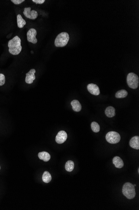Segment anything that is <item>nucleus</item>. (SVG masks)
Returning a JSON list of instances; mask_svg holds the SVG:
<instances>
[{
  "instance_id": "7",
  "label": "nucleus",
  "mask_w": 139,
  "mask_h": 210,
  "mask_svg": "<svg viewBox=\"0 0 139 210\" xmlns=\"http://www.w3.org/2000/svg\"><path fill=\"white\" fill-rule=\"evenodd\" d=\"M24 14L26 18L31 19H35L38 16L37 12L35 10L31 11V8H24Z\"/></svg>"
},
{
  "instance_id": "23",
  "label": "nucleus",
  "mask_w": 139,
  "mask_h": 210,
  "mask_svg": "<svg viewBox=\"0 0 139 210\" xmlns=\"http://www.w3.org/2000/svg\"><path fill=\"white\" fill-rule=\"evenodd\" d=\"M32 2L36 3V4H41L44 3L45 0H33Z\"/></svg>"
},
{
  "instance_id": "6",
  "label": "nucleus",
  "mask_w": 139,
  "mask_h": 210,
  "mask_svg": "<svg viewBox=\"0 0 139 210\" xmlns=\"http://www.w3.org/2000/svg\"><path fill=\"white\" fill-rule=\"evenodd\" d=\"M37 36V31L34 28L30 29L27 33V38L29 42L33 44H36L37 42L36 36Z\"/></svg>"
},
{
  "instance_id": "15",
  "label": "nucleus",
  "mask_w": 139,
  "mask_h": 210,
  "mask_svg": "<svg viewBox=\"0 0 139 210\" xmlns=\"http://www.w3.org/2000/svg\"><path fill=\"white\" fill-rule=\"evenodd\" d=\"M115 110L113 107L111 106L108 107L105 110V114L108 117H112L115 116Z\"/></svg>"
},
{
  "instance_id": "12",
  "label": "nucleus",
  "mask_w": 139,
  "mask_h": 210,
  "mask_svg": "<svg viewBox=\"0 0 139 210\" xmlns=\"http://www.w3.org/2000/svg\"><path fill=\"white\" fill-rule=\"evenodd\" d=\"M113 164L118 168H122L124 166L123 161L119 156H115L113 159Z\"/></svg>"
},
{
  "instance_id": "16",
  "label": "nucleus",
  "mask_w": 139,
  "mask_h": 210,
  "mask_svg": "<svg viewBox=\"0 0 139 210\" xmlns=\"http://www.w3.org/2000/svg\"><path fill=\"white\" fill-rule=\"evenodd\" d=\"M17 21L18 26L19 28H22L26 24V21L23 19L20 14H18L17 16Z\"/></svg>"
},
{
  "instance_id": "21",
  "label": "nucleus",
  "mask_w": 139,
  "mask_h": 210,
  "mask_svg": "<svg viewBox=\"0 0 139 210\" xmlns=\"http://www.w3.org/2000/svg\"><path fill=\"white\" fill-rule=\"evenodd\" d=\"M6 78L3 74H0V86L3 85L5 83Z\"/></svg>"
},
{
  "instance_id": "2",
  "label": "nucleus",
  "mask_w": 139,
  "mask_h": 210,
  "mask_svg": "<svg viewBox=\"0 0 139 210\" xmlns=\"http://www.w3.org/2000/svg\"><path fill=\"white\" fill-rule=\"evenodd\" d=\"M122 191L123 195L128 199H132L136 195L135 187L130 183H126L124 184Z\"/></svg>"
},
{
  "instance_id": "13",
  "label": "nucleus",
  "mask_w": 139,
  "mask_h": 210,
  "mask_svg": "<svg viewBox=\"0 0 139 210\" xmlns=\"http://www.w3.org/2000/svg\"><path fill=\"white\" fill-rule=\"evenodd\" d=\"M72 110L76 112H79L81 110L82 106L80 102L77 100H72L71 103Z\"/></svg>"
},
{
  "instance_id": "14",
  "label": "nucleus",
  "mask_w": 139,
  "mask_h": 210,
  "mask_svg": "<svg viewBox=\"0 0 139 210\" xmlns=\"http://www.w3.org/2000/svg\"><path fill=\"white\" fill-rule=\"evenodd\" d=\"M38 156L41 160H43L45 162L49 161L50 159V155L46 151L39 152L38 154Z\"/></svg>"
},
{
  "instance_id": "8",
  "label": "nucleus",
  "mask_w": 139,
  "mask_h": 210,
  "mask_svg": "<svg viewBox=\"0 0 139 210\" xmlns=\"http://www.w3.org/2000/svg\"><path fill=\"white\" fill-rule=\"evenodd\" d=\"M67 134L65 131H60L58 133L55 138V141L59 144H62L66 141L67 139Z\"/></svg>"
},
{
  "instance_id": "9",
  "label": "nucleus",
  "mask_w": 139,
  "mask_h": 210,
  "mask_svg": "<svg viewBox=\"0 0 139 210\" xmlns=\"http://www.w3.org/2000/svg\"><path fill=\"white\" fill-rule=\"evenodd\" d=\"M36 70L34 69H31L28 73L26 74V77L25 81L28 84H31L33 83L34 80L36 79V76L35 74L36 73Z\"/></svg>"
},
{
  "instance_id": "10",
  "label": "nucleus",
  "mask_w": 139,
  "mask_h": 210,
  "mask_svg": "<svg viewBox=\"0 0 139 210\" xmlns=\"http://www.w3.org/2000/svg\"><path fill=\"white\" fill-rule=\"evenodd\" d=\"M87 88L89 92L93 95L97 96L100 94L99 87L96 84H90L87 86Z\"/></svg>"
},
{
  "instance_id": "4",
  "label": "nucleus",
  "mask_w": 139,
  "mask_h": 210,
  "mask_svg": "<svg viewBox=\"0 0 139 210\" xmlns=\"http://www.w3.org/2000/svg\"><path fill=\"white\" fill-rule=\"evenodd\" d=\"M127 82L130 88L136 89L139 86L138 76L133 73H130L128 75Z\"/></svg>"
},
{
  "instance_id": "18",
  "label": "nucleus",
  "mask_w": 139,
  "mask_h": 210,
  "mask_svg": "<svg viewBox=\"0 0 139 210\" xmlns=\"http://www.w3.org/2000/svg\"><path fill=\"white\" fill-rule=\"evenodd\" d=\"M74 168V163L73 161H71V160H69L66 163V165H65V169L68 172H72Z\"/></svg>"
},
{
  "instance_id": "3",
  "label": "nucleus",
  "mask_w": 139,
  "mask_h": 210,
  "mask_svg": "<svg viewBox=\"0 0 139 210\" xmlns=\"http://www.w3.org/2000/svg\"><path fill=\"white\" fill-rule=\"evenodd\" d=\"M70 37L68 34L66 32H63L59 34L55 41V45L57 47H63L68 43Z\"/></svg>"
},
{
  "instance_id": "25",
  "label": "nucleus",
  "mask_w": 139,
  "mask_h": 210,
  "mask_svg": "<svg viewBox=\"0 0 139 210\" xmlns=\"http://www.w3.org/2000/svg\"><path fill=\"white\" fill-rule=\"evenodd\" d=\"M0 169H1V166H0Z\"/></svg>"
},
{
  "instance_id": "24",
  "label": "nucleus",
  "mask_w": 139,
  "mask_h": 210,
  "mask_svg": "<svg viewBox=\"0 0 139 210\" xmlns=\"http://www.w3.org/2000/svg\"><path fill=\"white\" fill-rule=\"evenodd\" d=\"M133 186L135 187L136 186V184H134Z\"/></svg>"
},
{
  "instance_id": "17",
  "label": "nucleus",
  "mask_w": 139,
  "mask_h": 210,
  "mask_svg": "<svg viewBox=\"0 0 139 210\" xmlns=\"http://www.w3.org/2000/svg\"><path fill=\"white\" fill-rule=\"evenodd\" d=\"M42 179L44 183H50L52 179L51 174L48 171H45L42 176Z\"/></svg>"
},
{
  "instance_id": "22",
  "label": "nucleus",
  "mask_w": 139,
  "mask_h": 210,
  "mask_svg": "<svg viewBox=\"0 0 139 210\" xmlns=\"http://www.w3.org/2000/svg\"><path fill=\"white\" fill-rule=\"evenodd\" d=\"M11 2L15 5H19L25 2V0H11Z\"/></svg>"
},
{
  "instance_id": "19",
  "label": "nucleus",
  "mask_w": 139,
  "mask_h": 210,
  "mask_svg": "<svg viewBox=\"0 0 139 210\" xmlns=\"http://www.w3.org/2000/svg\"><path fill=\"white\" fill-rule=\"evenodd\" d=\"M128 93L127 91L125 90H120L116 92L115 94V97L117 98H125L127 96Z\"/></svg>"
},
{
  "instance_id": "5",
  "label": "nucleus",
  "mask_w": 139,
  "mask_h": 210,
  "mask_svg": "<svg viewBox=\"0 0 139 210\" xmlns=\"http://www.w3.org/2000/svg\"><path fill=\"white\" fill-rule=\"evenodd\" d=\"M120 135L115 131L108 132L106 135V140L110 144H117L120 141Z\"/></svg>"
},
{
  "instance_id": "20",
  "label": "nucleus",
  "mask_w": 139,
  "mask_h": 210,
  "mask_svg": "<svg viewBox=\"0 0 139 210\" xmlns=\"http://www.w3.org/2000/svg\"><path fill=\"white\" fill-rule=\"evenodd\" d=\"M92 130L95 133H98L100 131V126L97 122H93L91 124Z\"/></svg>"
},
{
  "instance_id": "1",
  "label": "nucleus",
  "mask_w": 139,
  "mask_h": 210,
  "mask_svg": "<svg viewBox=\"0 0 139 210\" xmlns=\"http://www.w3.org/2000/svg\"><path fill=\"white\" fill-rule=\"evenodd\" d=\"M8 51L13 55H18L21 51V40L19 36H15L8 42Z\"/></svg>"
},
{
  "instance_id": "11",
  "label": "nucleus",
  "mask_w": 139,
  "mask_h": 210,
  "mask_svg": "<svg viewBox=\"0 0 139 210\" xmlns=\"http://www.w3.org/2000/svg\"><path fill=\"white\" fill-rule=\"evenodd\" d=\"M130 145L132 148L134 149H139V137L138 136H135L132 137L130 140Z\"/></svg>"
}]
</instances>
